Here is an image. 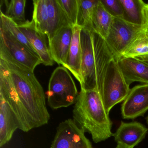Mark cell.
<instances>
[{
    "mask_svg": "<svg viewBox=\"0 0 148 148\" xmlns=\"http://www.w3.org/2000/svg\"><path fill=\"white\" fill-rule=\"evenodd\" d=\"M0 95L11 107L22 131L28 132L49 122L45 92L33 71L0 59Z\"/></svg>",
    "mask_w": 148,
    "mask_h": 148,
    "instance_id": "6da1fadb",
    "label": "cell"
},
{
    "mask_svg": "<svg viewBox=\"0 0 148 148\" xmlns=\"http://www.w3.org/2000/svg\"><path fill=\"white\" fill-rule=\"evenodd\" d=\"M73 119L85 132L91 135L95 143L112 136V123L106 112L99 92L81 89L73 111Z\"/></svg>",
    "mask_w": 148,
    "mask_h": 148,
    "instance_id": "7a4b0ae2",
    "label": "cell"
},
{
    "mask_svg": "<svg viewBox=\"0 0 148 148\" xmlns=\"http://www.w3.org/2000/svg\"><path fill=\"white\" fill-rule=\"evenodd\" d=\"M47 103L53 110L69 107L75 104L79 93L69 71L64 66L54 70L47 92Z\"/></svg>",
    "mask_w": 148,
    "mask_h": 148,
    "instance_id": "3957f363",
    "label": "cell"
},
{
    "mask_svg": "<svg viewBox=\"0 0 148 148\" xmlns=\"http://www.w3.org/2000/svg\"><path fill=\"white\" fill-rule=\"evenodd\" d=\"M0 59L24 69L34 72L42 64L38 55L0 27Z\"/></svg>",
    "mask_w": 148,
    "mask_h": 148,
    "instance_id": "277c9868",
    "label": "cell"
},
{
    "mask_svg": "<svg viewBox=\"0 0 148 148\" xmlns=\"http://www.w3.org/2000/svg\"><path fill=\"white\" fill-rule=\"evenodd\" d=\"M130 86L120 70L117 60L114 58L109 65L99 93L108 114L112 107L125 99L130 90Z\"/></svg>",
    "mask_w": 148,
    "mask_h": 148,
    "instance_id": "5b68a950",
    "label": "cell"
},
{
    "mask_svg": "<svg viewBox=\"0 0 148 148\" xmlns=\"http://www.w3.org/2000/svg\"><path fill=\"white\" fill-rule=\"evenodd\" d=\"M143 26L134 25L123 19L114 18L105 40L115 59L117 60L120 58Z\"/></svg>",
    "mask_w": 148,
    "mask_h": 148,
    "instance_id": "8992f818",
    "label": "cell"
},
{
    "mask_svg": "<svg viewBox=\"0 0 148 148\" xmlns=\"http://www.w3.org/2000/svg\"><path fill=\"white\" fill-rule=\"evenodd\" d=\"M85 132L73 119H66L57 127L50 148H93Z\"/></svg>",
    "mask_w": 148,
    "mask_h": 148,
    "instance_id": "52a82bcc",
    "label": "cell"
},
{
    "mask_svg": "<svg viewBox=\"0 0 148 148\" xmlns=\"http://www.w3.org/2000/svg\"><path fill=\"white\" fill-rule=\"evenodd\" d=\"M80 42L82 52L81 89L97 90L95 54L91 32L81 29Z\"/></svg>",
    "mask_w": 148,
    "mask_h": 148,
    "instance_id": "ba28073f",
    "label": "cell"
},
{
    "mask_svg": "<svg viewBox=\"0 0 148 148\" xmlns=\"http://www.w3.org/2000/svg\"><path fill=\"white\" fill-rule=\"evenodd\" d=\"M148 110V84L136 86L130 89L121 106L124 119H134Z\"/></svg>",
    "mask_w": 148,
    "mask_h": 148,
    "instance_id": "9c48e42d",
    "label": "cell"
},
{
    "mask_svg": "<svg viewBox=\"0 0 148 148\" xmlns=\"http://www.w3.org/2000/svg\"><path fill=\"white\" fill-rule=\"evenodd\" d=\"M18 26L40 58L42 64L46 66L53 65L54 61L50 51L49 44H47L46 38L47 36L36 30L33 20L31 21H27L26 23Z\"/></svg>",
    "mask_w": 148,
    "mask_h": 148,
    "instance_id": "30bf717a",
    "label": "cell"
},
{
    "mask_svg": "<svg viewBox=\"0 0 148 148\" xmlns=\"http://www.w3.org/2000/svg\"><path fill=\"white\" fill-rule=\"evenodd\" d=\"M147 132L148 128L141 123L121 121L119 127L112 136L117 144L133 148L143 141Z\"/></svg>",
    "mask_w": 148,
    "mask_h": 148,
    "instance_id": "8fae6325",
    "label": "cell"
},
{
    "mask_svg": "<svg viewBox=\"0 0 148 148\" xmlns=\"http://www.w3.org/2000/svg\"><path fill=\"white\" fill-rule=\"evenodd\" d=\"M73 27H65L48 40L49 48L54 62L64 66L71 43Z\"/></svg>",
    "mask_w": 148,
    "mask_h": 148,
    "instance_id": "7c38bea8",
    "label": "cell"
},
{
    "mask_svg": "<svg viewBox=\"0 0 148 148\" xmlns=\"http://www.w3.org/2000/svg\"><path fill=\"white\" fill-rule=\"evenodd\" d=\"M127 84L135 82L148 84V65L135 58L123 57L117 60Z\"/></svg>",
    "mask_w": 148,
    "mask_h": 148,
    "instance_id": "4fadbf2b",
    "label": "cell"
},
{
    "mask_svg": "<svg viewBox=\"0 0 148 148\" xmlns=\"http://www.w3.org/2000/svg\"><path fill=\"white\" fill-rule=\"evenodd\" d=\"M18 129V123L14 113L5 99L0 95V147L11 140Z\"/></svg>",
    "mask_w": 148,
    "mask_h": 148,
    "instance_id": "5bb4252c",
    "label": "cell"
},
{
    "mask_svg": "<svg viewBox=\"0 0 148 148\" xmlns=\"http://www.w3.org/2000/svg\"><path fill=\"white\" fill-rule=\"evenodd\" d=\"M82 28L78 26L73 27V35L71 46L64 67L73 74L80 84L82 83L80 69L81 63V47L80 33Z\"/></svg>",
    "mask_w": 148,
    "mask_h": 148,
    "instance_id": "9a60e30c",
    "label": "cell"
},
{
    "mask_svg": "<svg viewBox=\"0 0 148 148\" xmlns=\"http://www.w3.org/2000/svg\"><path fill=\"white\" fill-rule=\"evenodd\" d=\"M46 2L48 14L47 37L49 40L61 28L71 26L58 0H46Z\"/></svg>",
    "mask_w": 148,
    "mask_h": 148,
    "instance_id": "2e32d148",
    "label": "cell"
},
{
    "mask_svg": "<svg viewBox=\"0 0 148 148\" xmlns=\"http://www.w3.org/2000/svg\"><path fill=\"white\" fill-rule=\"evenodd\" d=\"M114 18L99 0L92 14V32L96 33L105 40Z\"/></svg>",
    "mask_w": 148,
    "mask_h": 148,
    "instance_id": "e0dca14e",
    "label": "cell"
},
{
    "mask_svg": "<svg viewBox=\"0 0 148 148\" xmlns=\"http://www.w3.org/2000/svg\"><path fill=\"white\" fill-rule=\"evenodd\" d=\"M123 10V19L138 25H145L143 8L145 3L142 0H120Z\"/></svg>",
    "mask_w": 148,
    "mask_h": 148,
    "instance_id": "ac0fdd59",
    "label": "cell"
},
{
    "mask_svg": "<svg viewBox=\"0 0 148 148\" xmlns=\"http://www.w3.org/2000/svg\"><path fill=\"white\" fill-rule=\"evenodd\" d=\"M147 54H148V25L145 24L140 32L120 58H135Z\"/></svg>",
    "mask_w": 148,
    "mask_h": 148,
    "instance_id": "d6986e66",
    "label": "cell"
},
{
    "mask_svg": "<svg viewBox=\"0 0 148 148\" xmlns=\"http://www.w3.org/2000/svg\"><path fill=\"white\" fill-rule=\"evenodd\" d=\"M78 12L77 25L92 32V18L99 0H78Z\"/></svg>",
    "mask_w": 148,
    "mask_h": 148,
    "instance_id": "ffe728a7",
    "label": "cell"
},
{
    "mask_svg": "<svg viewBox=\"0 0 148 148\" xmlns=\"http://www.w3.org/2000/svg\"><path fill=\"white\" fill-rule=\"evenodd\" d=\"M33 19L36 30L47 36L48 31V14L46 0H34Z\"/></svg>",
    "mask_w": 148,
    "mask_h": 148,
    "instance_id": "44dd1931",
    "label": "cell"
},
{
    "mask_svg": "<svg viewBox=\"0 0 148 148\" xmlns=\"http://www.w3.org/2000/svg\"><path fill=\"white\" fill-rule=\"evenodd\" d=\"M4 2L6 6V16L12 19L18 25L27 21L25 17L26 0H5Z\"/></svg>",
    "mask_w": 148,
    "mask_h": 148,
    "instance_id": "7402d4cb",
    "label": "cell"
},
{
    "mask_svg": "<svg viewBox=\"0 0 148 148\" xmlns=\"http://www.w3.org/2000/svg\"><path fill=\"white\" fill-rule=\"evenodd\" d=\"M0 27L6 30L20 42L27 47L36 53L25 36L19 28L18 24L12 19L6 16L1 10L0 14Z\"/></svg>",
    "mask_w": 148,
    "mask_h": 148,
    "instance_id": "603a6c76",
    "label": "cell"
},
{
    "mask_svg": "<svg viewBox=\"0 0 148 148\" xmlns=\"http://www.w3.org/2000/svg\"><path fill=\"white\" fill-rule=\"evenodd\" d=\"M72 27L77 25L78 12V0H58Z\"/></svg>",
    "mask_w": 148,
    "mask_h": 148,
    "instance_id": "cb8c5ba5",
    "label": "cell"
},
{
    "mask_svg": "<svg viewBox=\"0 0 148 148\" xmlns=\"http://www.w3.org/2000/svg\"><path fill=\"white\" fill-rule=\"evenodd\" d=\"M105 8L114 18L123 19V10L120 0H100Z\"/></svg>",
    "mask_w": 148,
    "mask_h": 148,
    "instance_id": "d4e9b609",
    "label": "cell"
},
{
    "mask_svg": "<svg viewBox=\"0 0 148 148\" xmlns=\"http://www.w3.org/2000/svg\"><path fill=\"white\" fill-rule=\"evenodd\" d=\"M143 16L145 24L148 25V3H145L143 8Z\"/></svg>",
    "mask_w": 148,
    "mask_h": 148,
    "instance_id": "484cf974",
    "label": "cell"
},
{
    "mask_svg": "<svg viewBox=\"0 0 148 148\" xmlns=\"http://www.w3.org/2000/svg\"><path fill=\"white\" fill-rule=\"evenodd\" d=\"M135 58L145 63L148 65V54L147 55H143V56H139V57Z\"/></svg>",
    "mask_w": 148,
    "mask_h": 148,
    "instance_id": "4316f807",
    "label": "cell"
},
{
    "mask_svg": "<svg viewBox=\"0 0 148 148\" xmlns=\"http://www.w3.org/2000/svg\"><path fill=\"white\" fill-rule=\"evenodd\" d=\"M116 148H129L125 145H123L120 144H117L116 147Z\"/></svg>",
    "mask_w": 148,
    "mask_h": 148,
    "instance_id": "83f0119b",
    "label": "cell"
},
{
    "mask_svg": "<svg viewBox=\"0 0 148 148\" xmlns=\"http://www.w3.org/2000/svg\"><path fill=\"white\" fill-rule=\"evenodd\" d=\"M146 122H147V125H148V116H147V117H146Z\"/></svg>",
    "mask_w": 148,
    "mask_h": 148,
    "instance_id": "f1b7e54d",
    "label": "cell"
}]
</instances>
